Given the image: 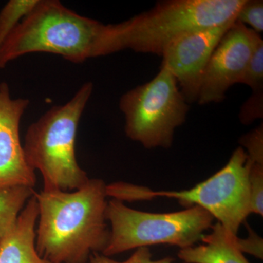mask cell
I'll use <instances>...</instances> for the list:
<instances>
[{"label": "cell", "mask_w": 263, "mask_h": 263, "mask_svg": "<svg viewBox=\"0 0 263 263\" xmlns=\"http://www.w3.org/2000/svg\"><path fill=\"white\" fill-rule=\"evenodd\" d=\"M107 184L89 179L75 191L34 193L39 210L35 247L53 263H88L93 253H103L110 230L106 223Z\"/></svg>", "instance_id": "obj_1"}, {"label": "cell", "mask_w": 263, "mask_h": 263, "mask_svg": "<svg viewBox=\"0 0 263 263\" xmlns=\"http://www.w3.org/2000/svg\"><path fill=\"white\" fill-rule=\"evenodd\" d=\"M86 82L64 105L52 107L29 125L23 144L27 163L41 173L44 191H75L89 178L78 163L79 122L93 91Z\"/></svg>", "instance_id": "obj_2"}, {"label": "cell", "mask_w": 263, "mask_h": 263, "mask_svg": "<svg viewBox=\"0 0 263 263\" xmlns=\"http://www.w3.org/2000/svg\"><path fill=\"white\" fill-rule=\"evenodd\" d=\"M245 0H169L118 24L122 51L162 56L171 43L200 29L233 23Z\"/></svg>", "instance_id": "obj_3"}, {"label": "cell", "mask_w": 263, "mask_h": 263, "mask_svg": "<svg viewBox=\"0 0 263 263\" xmlns=\"http://www.w3.org/2000/svg\"><path fill=\"white\" fill-rule=\"evenodd\" d=\"M105 216L110 224V237L102 254L107 257L152 245L193 247L215 219L198 205L157 214L134 210L116 199L108 201Z\"/></svg>", "instance_id": "obj_4"}, {"label": "cell", "mask_w": 263, "mask_h": 263, "mask_svg": "<svg viewBox=\"0 0 263 263\" xmlns=\"http://www.w3.org/2000/svg\"><path fill=\"white\" fill-rule=\"evenodd\" d=\"M251 163L246 151L238 147L220 171L190 190L154 192L143 186L122 183L118 190V196L122 201L165 197L176 199L183 206L198 205L210 213L230 233L238 236L240 226L251 214L249 183Z\"/></svg>", "instance_id": "obj_5"}, {"label": "cell", "mask_w": 263, "mask_h": 263, "mask_svg": "<svg viewBox=\"0 0 263 263\" xmlns=\"http://www.w3.org/2000/svg\"><path fill=\"white\" fill-rule=\"evenodd\" d=\"M119 108L126 136L146 148H169L176 128L186 119L189 105L177 81L166 66L146 84L123 95Z\"/></svg>", "instance_id": "obj_6"}, {"label": "cell", "mask_w": 263, "mask_h": 263, "mask_svg": "<svg viewBox=\"0 0 263 263\" xmlns=\"http://www.w3.org/2000/svg\"><path fill=\"white\" fill-rule=\"evenodd\" d=\"M259 34L235 21L208 62L197 103L203 105L224 100L227 91L239 83Z\"/></svg>", "instance_id": "obj_7"}, {"label": "cell", "mask_w": 263, "mask_h": 263, "mask_svg": "<svg viewBox=\"0 0 263 263\" xmlns=\"http://www.w3.org/2000/svg\"><path fill=\"white\" fill-rule=\"evenodd\" d=\"M233 23L190 33L171 43L162 53V65L176 78L188 104L197 102L208 62Z\"/></svg>", "instance_id": "obj_8"}, {"label": "cell", "mask_w": 263, "mask_h": 263, "mask_svg": "<svg viewBox=\"0 0 263 263\" xmlns=\"http://www.w3.org/2000/svg\"><path fill=\"white\" fill-rule=\"evenodd\" d=\"M28 99H13L9 85L0 83V191L25 186L34 189L35 171L27 163L20 138V123Z\"/></svg>", "instance_id": "obj_9"}, {"label": "cell", "mask_w": 263, "mask_h": 263, "mask_svg": "<svg viewBox=\"0 0 263 263\" xmlns=\"http://www.w3.org/2000/svg\"><path fill=\"white\" fill-rule=\"evenodd\" d=\"M38 215L34 194L19 214L14 228L0 240V263H53L41 257L36 249Z\"/></svg>", "instance_id": "obj_10"}, {"label": "cell", "mask_w": 263, "mask_h": 263, "mask_svg": "<svg viewBox=\"0 0 263 263\" xmlns=\"http://www.w3.org/2000/svg\"><path fill=\"white\" fill-rule=\"evenodd\" d=\"M204 234L202 245L181 249L178 257L184 263H250L236 245L238 236L230 233L220 223Z\"/></svg>", "instance_id": "obj_11"}, {"label": "cell", "mask_w": 263, "mask_h": 263, "mask_svg": "<svg viewBox=\"0 0 263 263\" xmlns=\"http://www.w3.org/2000/svg\"><path fill=\"white\" fill-rule=\"evenodd\" d=\"M34 192V189L25 186L0 191V240L14 228L19 214Z\"/></svg>", "instance_id": "obj_12"}, {"label": "cell", "mask_w": 263, "mask_h": 263, "mask_svg": "<svg viewBox=\"0 0 263 263\" xmlns=\"http://www.w3.org/2000/svg\"><path fill=\"white\" fill-rule=\"evenodd\" d=\"M39 0H10L0 10V47Z\"/></svg>", "instance_id": "obj_13"}, {"label": "cell", "mask_w": 263, "mask_h": 263, "mask_svg": "<svg viewBox=\"0 0 263 263\" xmlns=\"http://www.w3.org/2000/svg\"><path fill=\"white\" fill-rule=\"evenodd\" d=\"M238 84L250 86L253 92L263 91V41L259 34L256 40L248 65Z\"/></svg>", "instance_id": "obj_14"}, {"label": "cell", "mask_w": 263, "mask_h": 263, "mask_svg": "<svg viewBox=\"0 0 263 263\" xmlns=\"http://www.w3.org/2000/svg\"><path fill=\"white\" fill-rule=\"evenodd\" d=\"M249 183L250 213L262 216L263 164L251 163L249 171Z\"/></svg>", "instance_id": "obj_15"}, {"label": "cell", "mask_w": 263, "mask_h": 263, "mask_svg": "<svg viewBox=\"0 0 263 263\" xmlns=\"http://www.w3.org/2000/svg\"><path fill=\"white\" fill-rule=\"evenodd\" d=\"M236 21L248 25L258 33L263 31V2L262 0H245L239 10Z\"/></svg>", "instance_id": "obj_16"}, {"label": "cell", "mask_w": 263, "mask_h": 263, "mask_svg": "<svg viewBox=\"0 0 263 263\" xmlns=\"http://www.w3.org/2000/svg\"><path fill=\"white\" fill-rule=\"evenodd\" d=\"M88 263H174V259L166 257L155 260L152 259V254L148 247H140L124 261H117L101 253H93L90 256Z\"/></svg>", "instance_id": "obj_17"}, {"label": "cell", "mask_w": 263, "mask_h": 263, "mask_svg": "<svg viewBox=\"0 0 263 263\" xmlns=\"http://www.w3.org/2000/svg\"><path fill=\"white\" fill-rule=\"evenodd\" d=\"M239 142L242 148L247 149L249 160L252 163L263 164L262 124L242 136Z\"/></svg>", "instance_id": "obj_18"}, {"label": "cell", "mask_w": 263, "mask_h": 263, "mask_svg": "<svg viewBox=\"0 0 263 263\" xmlns=\"http://www.w3.org/2000/svg\"><path fill=\"white\" fill-rule=\"evenodd\" d=\"M263 116V91H254L243 104L240 112V122L249 124Z\"/></svg>", "instance_id": "obj_19"}, {"label": "cell", "mask_w": 263, "mask_h": 263, "mask_svg": "<svg viewBox=\"0 0 263 263\" xmlns=\"http://www.w3.org/2000/svg\"><path fill=\"white\" fill-rule=\"evenodd\" d=\"M249 230L247 238H236V245L242 253H247L262 259L263 257V240L255 232L247 227Z\"/></svg>", "instance_id": "obj_20"}]
</instances>
